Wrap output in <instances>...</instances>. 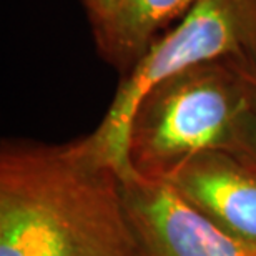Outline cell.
<instances>
[{
	"instance_id": "9c48e42d",
	"label": "cell",
	"mask_w": 256,
	"mask_h": 256,
	"mask_svg": "<svg viewBox=\"0 0 256 256\" xmlns=\"http://www.w3.org/2000/svg\"><path fill=\"white\" fill-rule=\"evenodd\" d=\"M253 82H254V90H256V72H253Z\"/></svg>"
},
{
	"instance_id": "277c9868",
	"label": "cell",
	"mask_w": 256,
	"mask_h": 256,
	"mask_svg": "<svg viewBox=\"0 0 256 256\" xmlns=\"http://www.w3.org/2000/svg\"><path fill=\"white\" fill-rule=\"evenodd\" d=\"M68 166L66 145L4 142L0 152V256H44Z\"/></svg>"
},
{
	"instance_id": "7a4b0ae2",
	"label": "cell",
	"mask_w": 256,
	"mask_h": 256,
	"mask_svg": "<svg viewBox=\"0 0 256 256\" xmlns=\"http://www.w3.org/2000/svg\"><path fill=\"white\" fill-rule=\"evenodd\" d=\"M218 60L256 70V0H194L176 27L124 75L104 120L86 135L94 152L120 175L126 173L128 130L146 92L173 74Z\"/></svg>"
},
{
	"instance_id": "52a82bcc",
	"label": "cell",
	"mask_w": 256,
	"mask_h": 256,
	"mask_svg": "<svg viewBox=\"0 0 256 256\" xmlns=\"http://www.w3.org/2000/svg\"><path fill=\"white\" fill-rule=\"evenodd\" d=\"M193 4L194 0H124L112 24L94 35L100 57L120 74H128Z\"/></svg>"
},
{
	"instance_id": "6da1fadb",
	"label": "cell",
	"mask_w": 256,
	"mask_h": 256,
	"mask_svg": "<svg viewBox=\"0 0 256 256\" xmlns=\"http://www.w3.org/2000/svg\"><path fill=\"white\" fill-rule=\"evenodd\" d=\"M253 72L234 60H218L152 86L128 130V172L166 180L204 152H223L256 165Z\"/></svg>"
},
{
	"instance_id": "ba28073f",
	"label": "cell",
	"mask_w": 256,
	"mask_h": 256,
	"mask_svg": "<svg viewBox=\"0 0 256 256\" xmlns=\"http://www.w3.org/2000/svg\"><path fill=\"white\" fill-rule=\"evenodd\" d=\"M82 2H84L86 17L92 25V32L95 35L112 24L124 0H82Z\"/></svg>"
},
{
	"instance_id": "8992f818",
	"label": "cell",
	"mask_w": 256,
	"mask_h": 256,
	"mask_svg": "<svg viewBox=\"0 0 256 256\" xmlns=\"http://www.w3.org/2000/svg\"><path fill=\"white\" fill-rule=\"evenodd\" d=\"M166 182L218 228L256 252V165L223 152H204Z\"/></svg>"
},
{
	"instance_id": "3957f363",
	"label": "cell",
	"mask_w": 256,
	"mask_h": 256,
	"mask_svg": "<svg viewBox=\"0 0 256 256\" xmlns=\"http://www.w3.org/2000/svg\"><path fill=\"white\" fill-rule=\"evenodd\" d=\"M44 256H145L122 193V175L90 146L68 143L60 206Z\"/></svg>"
},
{
	"instance_id": "5b68a950",
	"label": "cell",
	"mask_w": 256,
	"mask_h": 256,
	"mask_svg": "<svg viewBox=\"0 0 256 256\" xmlns=\"http://www.w3.org/2000/svg\"><path fill=\"white\" fill-rule=\"evenodd\" d=\"M122 193L145 256H256L193 206L166 180L126 172Z\"/></svg>"
}]
</instances>
